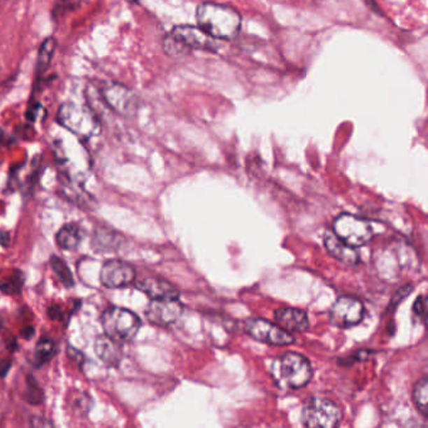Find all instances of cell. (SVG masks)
<instances>
[{
    "instance_id": "1",
    "label": "cell",
    "mask_w": 428,
    "mask_h": 428,
    "mask_svg": "<svg viewBox=\"0 0 428 428\" xmlns=\"http://www.w3.org/2000/svg\"><path fill=\"white\" fill-rule=\"evenodd\" d=\"M196 19L200 29L214 39H234L241 28V15L235 9L208 1L199 6Z\"/></svg>"
},
{
    "instance_id": "2",
    "label": "cell",
    "mask_w": 428,
    "mask_h": 428,
    "mask_svg": "<svg viewBox=\"0 0 428 428\" xmlns=\"http://www.w3.org/2000/svg\"><path fill=\"white\" fill-rule=\"evenodd\" d=\"M271 374L279 387L285 390H300L312 380V364L304 355L287 352L274 359Z\"/></svg>"
},
{
    "instance_id": "3",
    "label": "cell",
    "mask_w": 428,
    "mask_h": 428,
    "mask_svg": "<svg viewBox=\"0 0 428 428\" xmlns=\"http://www.w3.org/2000/svg\"><path fill=\"white\" fill-rule=\"evenodd\" d=\"M57 120L64 129L83 138H91L102 131L101 120L92 107L86 104L67 102L62 104Z\"/></svg>"
},
{
    "instance_id": "4",
    "label": "cell",
    "mask_w": 428,
    "mask_h": 428,
    "mask_svg": "<svg viewBox=\"0 0 428 428\" xmlns=\"http://www.w3.org/2000/svg\"><path fill=\"white\" fill-rule=\"evenodd\" d=\"M217 44L215 39L205 31L191 27V25H178L172 29L169 36L164 39V50L172 58H181L189 55L191 49H205L215 50Z\"/></svg>"
},
{
    "instance_id": "5",
    "label": "cell",
    "mask_w": 428,
    "mask_h": 428,
    "mask_svg": "<svg viewBox=\"0 0 428 428\" xmlns=\"http://www.w3.org/2000/svg\"><path fill=\"white\" fill-rule=\"evenodd\" d=\"M104 334L118 343L132 341L141 328V319L126 308L110 306L101 315Z\"/></svg>"
},
{
    "instance_id": "6",
    "label": "cell",
    "mask_w": 428,
    "mask_h": 428,
    "mask_svg": "<svg viewBox=\"0 0 428 428\" xmlns=\"http://www.w3.org/2000/svg\"><path fill=\"white\" fill-rule=\"evenodd\" d=\"M342 417V410L329 398H311L301 411V422L306 427L334 428L339 426Z\"/></svg>"
},
{
    "instance_id": "7",
    "label": "cell",
    "mask_w": 428,
    "mask_h": 428,
    "mask_svg": "<svg viewBox=\"0 0 428 428\" xmlns=\"http://www.w3.org/2000/svg\"><path fill=\"white\" fill-rule=\"evenodd\" d=\"M333 233L344 243L361 248L373 238V229L367 220L352 214H341L333 222Z\"/></svg>"
},
{
    "instance_id": "8",
    "label": "cell",
    "mask_w": 428,
    "mask_h": 428,
    "mask_svg": "<svg viewBox=\"0 0 428 428\" xmlns=\"http://www.w3.org/2000/svg\"><path fill=\"white\" fill-rule=\"evenodd\" d=\"M99 96L104 99L107 108L116 115L134 117L138 110V98L136 93L118 82H110L101 88Z\"/></svg>"
},
{
    "instance_id": "9",
    "label": "cell",
    "mask_w": 428,
    "mask_h": 428,
    "mask_svg": "<svg viewBox=\"0 0 428 428\" xmlns=\"http://www.w3.org/2000/svg\"><path fill=\"white\" fill-rule=\"evenodd\" d=\"M244 329L254 339L269 345H290L295 342L292 333L284 331L280 325L265 319H248L245 320Z\"/></svg>"
},
{
    "instance_id": "10",
    "label": "cell",
    "mask_w": 428,
    "mask_h": 428,
    "mask_svg": "<svg viewBox=\"0 0 428 428\" xmlns=\"http://www.w3.org/2000/svg\"><path fill=\"white\" fill-rule=\"evenodd\" d=\"M366 314L361 300L353 297H341L331 306L329 318L331 323L338 328H350L359 324Z\"/></svg>"
},
{
    "instance_id": "11",
    "label": "cell",
    "mask_w": 428,
    "mask_h": 428,
    "mask_svg": "<svg viewBox=\"0 0 428 428\" xmlns=\"http://www.w3.org/2000/svg\"><path fill=\"white\" fill-rule=\"evenodd\" d=\"M136 270L131 264L118 259L107 260L101 268L99 280L110 289L126 287L135 282Z\"/></svg>"
},
{
    "instance_id": "12",
    "label": "cell",
    "mask_w": 428,
    "mask_h": 428,
    "mask_svg": "<svg viewBox=\"0 0 428 428\" xmlns=\"http://www.w3.org/2000/svg\"><path fill=\"white\" fill-rule=\"evenodd\" d=\"M184 313V306L178 299H152L147 306L146 318L155 325L167 327L176 323Z\"/></svg>"
},
{
    "instance_id": "13",
    "label": "cell",
    "mask_w": 428,
    "mask_h": 428,
    "mask_svg": "<svg viewBox=\"0 0 428 428\" xmlns=\"http://www.w3.org/2000/svg\"><path fill=\"white\" fill-rule=\"evenodd\" d=\"M136 287L150 299H178L180 292L171 283L161 278H145L136 283Z\"/></svg>"
},
{
    "instance_id": "14",
    "label": "cell",
    "mask_w": 428,
    "mask_h": 428,
    "mask_svg": "<svg viewBox=\"0 0 428 428\" xmlns=\"http://www.w3.org/2000/svg\"><path fill=\"white\" fill-rule=\"evenodd\" d=\"M276 324L289 333H303L309 328L308 314L298 308H280L276 312Z\"/></svg>"
},
{
    "instance_id": "15",
    "label": "cell",
    "mask_w": 428,
    "mask_h": 428,
    "mask_svg": "<svg viewBox=\"0 0 428 428\" xmlns=\"http://www.w3.org/2000/svg\"><path fill=\"white\" fill-rule=\"evenodd\" d=\"M325 248L331 257L345 265H357L359 262V254L353 246L344 243L334 233H328L324 238Z\"/></svg>"
},
{
    "instance_id": "16",
    "label": "cell",
    "mask_w": 428,
    "mask_h": 428,
    "mask_svg": "<svg viewBox=\"0 0 428 428\" xmlns=\"http://www.w3.org/2000/svg\"><path fill=\"white\" fill-rule=\"evenodd\" d=\"M94 352L101 361L110 367H116L122 358L120 343L108 336H99L94 342Z\"/></svg>"
},
{
    "instance_id": "17",
    "label": "cell",
    "mask_w": 428,
    "mask_h": 428,
    "mask_svg": "<svg viewBox=\"0 0 428 428\" xmlns=\"http://www.w3.org/2000/svg\"><path fill=\"white\" fill-rule=\"evenodd\" d=\"M123 236L107 227H97L93 234V249L98 252H113L122 245Z\"/></svg>"
},
{
    "instance_id": "18",
    "label": "cell",
    "mask_w": 428,
    "mask_h": 428,
    "mask_svg": "<svg viewBox=\"0 0 428 428\" xmlns=\"http://www.w3.org/2000/svg\"><path fill=\"white\" fill-rule=\"evenodd\" d=\"M82 240V231L77 224H66L57 233L55 241L63 250H73Z\"/></svg>"
},
{
    "instance_id": "19",
    "label": "cell",
    "mask_w": 428,
    "mask_h": 428,
    "mask_svg": "<svg viewBox=\"0 0 428 428\" xmlns=\"http://www.w3.org/2000/svg\"><path fill=\"white\" fill-rule=\"evenodd\" d=\"M55 49H57V41L55 38L49 37L42 42L37 57L38 74H43L48 69L55 57Z\"/></svg>"
},
{
    "instance_id": "20",
    "label": "cell",
    "mask_w": 428,
    "mask_h": 428,
    "mask_svg": "<svg viewBox=\"0 0 428 428\" xmlns=\"http://www.w3.org/2000/svg\"><path fill=\"white\" fill-rule=\"evenodd\" d=\"M55 355V344L48 336H43L42 339H39L37 347H36V353H34V364L37 367L43 366L45 363H48L53 355Z\"/></svg>"
},
{
    "instance_id": "21",
    "label": "cell",
    "mask_w": 428,
    "mask_h": 428,
    "mask_svg": "<svg viewBox=\"0 0 428 428\" xmlns=\"http://www.w3.org/2000/svg\"><path fill=\"white\" fill-rule=\"evenodd\" d=\"M428 380L423 377L417 382L413 388V402L416 404L417 410L422 413L423 417H428Z\"/></svg>"
},
{
    "instance_id": "22",
    "label": "cell",
    "mask_w": 428,
    "mask_h": 428,
    "mask_svg": "<svg viewBox=\"0 0 428 428\" xmlns=\"http://www.w3.org/2000/svg\"><path fill=\"white\" fill-rule=\"evenodd\" d=\"M50 266H52V269L55 271V276L59 278V280H61L62 284H63L64 287H73V274H72V271L69 269L68 264L66 263L63 259L57 257V255L50 257Z\"/></svg>"
},
{
    "instance_id": "23",
    "label": "cell",
    "mask_w": 428,
    "mask_h": 428,
    "mask_svg": "<svg viewBox=\"0 0 428 428\" xmlns=\"http://www.w3.org/2000/svg\"><path fill=\"white\" fill-rule=\"evenodd\" d=\"M24 284V276L22 271L15 270L13 271L12 276L6 278L0 282V290L8 295H14V294L20 293L22 287Z\"/></svg>"
},
{
    "instance_id": "24",
    "label": "cell",
    "mask_w": 428,
    "mask_h": 428,
    "mask_svg": "<svg viewBox=\"0 0 428 428\" xmlns=\"http://www.w3.org/2000/svg\"><path fill=\"white\" fill-rule=\"evenodd\" d=\"M25 399L31 404H41L43 402V390L39 387L37 380L33 376H29L27 380V390H25Z\"/></svg>"
},
{
    "instance_id": "25",
    "label": "cell",
    "mask_w": 428,
    "mask_h": 428,
    "mask_svg": "<svg viewBox=\"0 0 428 428\" xmlns=\"http://www.w3.org/2000/svg\"><path fill=\"white\" fill-rule=\"evenodd\" d=\"M88 404H90V399L83 393H80L78 397H76V396L73 397V408L80 411V413H82V415H83L82 411L88 412Z\"/></svg>"
},
{
    "instance_id": "26",
    "label": "cell",
    "mask_w": 428,
    "mask_h": 428,
    "mask_svg": "<svg viewBox=\"0 0 428 428\" xmlns=\"http://www.w3.org/2000/svg\"><path fill=\"white\" fill-rule=\"evenodd\" d=\"M413 311L418 314L420 318L425 319V315H426V299L423 297H420L418 300H416Z\"/></svg>"
},
{
    "instance_id": "27",
    "label": "cell",
    "mask_w": 428,
    "mask_h": 428,
    "mask_svg": "<svg viewBox=\"0 0 428 428\" xmlns=\"http://www.w3.org/2000/svg\"><path fill=\"white\" fill-rule=\"evenodd\" d=\"M47 313H48V318L53 319V320H58V319H62V315H63V313H62V309L58 306H49Z\"/></svg>"
},
{
    "instance_id": "28",
    "label": "cell",
    "mask_w": 428,
    "mask_h": 428,
    "mask_svg": "<svg viewBox=\"0 0 428 428\" xmlns=\"http://www.w3.org/2000/svg\"><path fill=\"white\" fill-rule=\"evenodd\" d=\"M10 368H12L10 359H1L0 361V378H4L6 374L9 373Z\"/></svg>"
},
{
    "instance_id": "29",
    "label": "cell",
    "mask_w": 428,
    "mask_h": 428,
    "mask_svg": "<svg viewBox=\"0 0 428 428\" xmlns=\"http://www.w3.org/2000/svg\"><path fill=\"white\" fill-rule=\"evenodd\" d=\"M9 244H10V234L6 230H0V245L8 248Z\"/></svg>"
},
{
    "instance_id": "30",
    "label": "cell",
    "mask_w": 428,
    "mask_h": 428,
    "mask_svg": "<svg viewBox=\"0 0 428 428\" xmlns=\"http://www.w3.org/2000/svg\"><path fill=\"white\" fill-rule=\"evenodd\" d=\"M36 329L34 327H25L22 331V336H24L25 339H31V336H34Z\"/></svg>"
},
{
    "instance_id": "31",
    "label": "cell",
    "mask_w": 428,
    "mask_h": 428,
    "mask_svg": "<svg viewBox=\"0 0 428 428\" xmlns=\"http://www.w3.org/2000/svg\"><path fill=\"white\" fill-rule=\"evenodd\" d=\"M62 1H69V0H62Z\"/></svg>"
}]
</instances>
